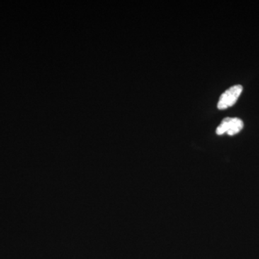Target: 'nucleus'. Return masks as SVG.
<instances>
[{
  "label": "nucleus",
  "instance_id": "obj_1",
  "mask_svg": "<svg viewBox=\"0 0 259 259\" xmlns=\"http://www.w3.org/2000/svg\"><path fill=\"white\" fill-rule=\"evenodd\" d=\"M243 92V87L240 84L234 85L227 90L221 95L218 102V108L223 110L233 106L238 101L240 95Z\"/></svg>",
  "mask_w": 259,
  "mask_h": 259
},
{
  "label": "nucleus",
  "instance_id": "obj_2",
  "mask_svg": "<svg viewBox=\"0 0 259 259\" xmlns=\"http://www.w3.org/2000/svg\"><path fill=\"white\" fill-rule=\"evenodd\" d=\"M243 127V120L238 118V117H231L227 134L228 136H234V135L238 134V133L241 132Z\"/></svg>",
  "mask_w": 259,
  "mask_h": 259
},
{
  "label": "nucleus",
  "instance_id": "obj_3",
  "mask_svg": "<svg viewBox=\"0 0 259 259\" xmlns=\"http://www.w3.org/2000/svg\"><path fill=\"white\" fill-rule=\"evenodd\" d=\"M230 120H231V117H226V118L223 119L221 123L220 124V125L218 126L217 129H216V134H217L218 136L227 134V131H228V125H229Z\"/></svg>",
  "mask_w": 259,
  "mask_h": 259
}]
</instances>
